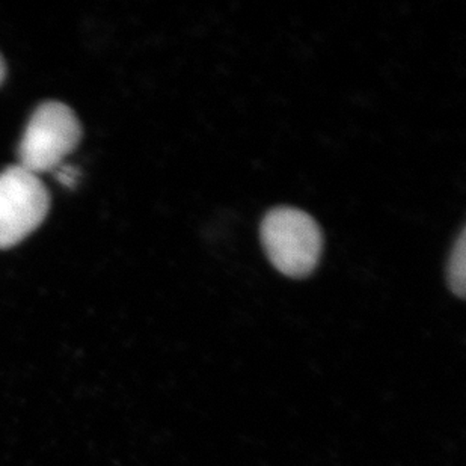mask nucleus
<instances>
[{
    "label": "nucleus",
    "mask_w": 466,
    "mask_h": 466,
    "mask_svg": "<svg viewBox=\"0 0 466 466\" xmlns=\"http://www.w3.org/2000/svg\"><path fill=\"white\" fill-rule=\"evenodd\" d=\"M259 236L270 263L287 277H309L320 261V227L305 211L273 208L264 216Z\"/></svg>",
    "instance_id": "nucleus-1"
},
{
    "label": "nucleus",
    "mask_w": 466,
    "mask_h": 466,
    "mask_svg": "<svg viewBox=\"0 0 466 466\" xmlns=\"http://www.w3.org/2000/svg\"><path fill=\"white\" fill-rule=\"evenodd\" d=\"M82 137L79 119L68 106L57 102L41 105L32 115L18 147V167L34 176L55 172Z\"/></svg>",
    "instance_id": "nucleus-2"
},
{
    "label": "nucleus",
    "mask_w": 466,
    "mask_h": 466,
    "mask_svg": "<svg viewBox=\"0 0 466 466\" xmlns=\"http://www.w3.org/2000/svg\"><path fill=\"white\" fill-rule=\"evenodd\" d=\"M49 208V192L40 177L18 165L0 172V249L15 247L34 233Z\"/></svg>",
    "instance_id": "nucleus-3"
},
{
    "label": "nucleus",
    "mask_w": 466,
    "mask_h": 466,
    "mask_svg": "<svg viewBox=\"0 0 466 466\" xmlns=\"http://www.w3.org/2000/svg\"><path fill=\"white\" fill-rule=\"evenodd\" d=\"M466 231L459 236L454 243L453 251L449 261V282L453 293L459 298H465L466 290Z\"/></svg>",
    "instance_id": "nucleus-4"
},
{
    "label": "nucleus",
    "mask_w": 466,
    "mask_h": 466,
    "mask_svg": "<svg viewBox=\"0 0 466 466\" xmlns=\"http://www.w3.org/2000/svg\"><path fill=\"white\" fill-rule=\"evenodd\" d=\"M53 174L57 177V180L61 181L62 185L68 186V187L75 186L76 178H77V172H76L75 167H66V165L57 167Z\"/></svg>",
    "instance_id": "nucleus-5"
},
{
    "label": "nucleus",
    "mask_w": 466,
    "mask_h": 466,
    "mask_svg": "<svg viewBox=\"0 0 466 466\" xmlns=\"http://www.w3.org/2000/svg\"><path fill=\"white\" fill-rule=\"evenodd\" d=\"M5 75H6V66H5L4 59L0 56V84L4 82Z\"/></svg>",
    "instance_id": "nucleus-6"
}]
</instances>
